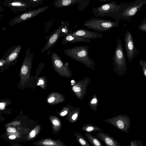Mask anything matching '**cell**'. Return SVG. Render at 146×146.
Returning a JSON list of instances; mask_svg holds the SVG:
<instances>
[{
    "mask_svg": "<svg viewBox=\"0 0 146 146\" xmlns=\"http://www.w3.org/2000/svg\"><path fill=\"white\" fill-rule=\"evenodd\" d=\"M89 48L87 46H77L65 49L64 52L66 55L82 63L86 67L94 70L96 64L89 56Z\"/></svg>",
    "mask_w": 146,
    "mask_h": 146,
    "instance_id": "1",
    "label": "cell"
},
{
    "mask_svg": "<svg viewBox=\"0 0 146 146\" xmlns=\"http://www.w3.org/2000/svg\"><path fill=\"white\" fill-rule=\"evenodd\" d=\"M146 4V0H135L127 4L124 3L120 7L113 17L116 22L130 21L131 18L139 11L142 7Z\"/></svg>",
    "mask_w": 146,
    "mask_h": 146,
    "instance_id": "2",
    "label": "cell"
},
{
    "mask_svg": "<svg viewBox=\"0 0 146 146\" xmlns=\"http://www.w3.org/2000/svg\"><path fill=\"white\" fill-rule=\"evenodd\" d=\"M112 59L115 73L119 76L124 75L127 70V65L122 42L119 38L117 40L116 48Z\"/></svg>",
    "mask_w": 146,
    "mask_h": 146,
    "instance_id": "3",
    "label": "cell"
},
{
    "mask_svg": "<svg viewBox=\"0 0 146 146\" xmlns=\"http://www.w3.org/2000/svg\"><path fill=\"white\" fill-rule=\"evenodd\" d=\"M83 25L87 28L100 32H107L112 28L118 27L119 22L93 17L86 21Z\"/></svg>",
    "mask_w": 146,
    "mask_h": 146,
    "instance_id": "4",
    "label": "cell"
},
{
    "mask_svg": "<svg viewBox=\"0 0 146 146\" xmlns=\"http://www.w3.org/2000/svg\"><path fill=\"white\" fill-rule=\"evenodd\" d=\"M21 48V45L18 44L8 49L0 60V73L17 63Z\"/></svg>",
    "mask_w": 146,
    "mask_h": 146,
    "instance_id": "5",
    "label": "cell"
},
{
    "mask_svg": "<svg viewBox=\"0 0 146 146\" xmlns=\"http://www.w3.org/2000/svg\"><path fill=\"white\" fill-rule=\"evenodd\" d=\"M124 3L118 5L115 1L104 4L97 8H93L92 13L96 17H110L113 18Z\"/></svg>",
    "mask_w": 146,
    "mask_h": 146,
    "instance_id": "6",
    "label": "cell"
},
{
    "mask_svg": "<svg viewBox=\"0 0 146 146\" xmlns=\"http://www.w3.org/2000/svg\"><path fill=\"white\" fill-rule=\"evenodd\" d=\"M51 62L53 68L55 71L60 76L70 78L72 76V72L67 64L55 52L53 51L51 54Z\"/></svg>",
    "mask_w": 146,
    "mask_h": 146,
    "instance_id": "7",
    "label": "cell"
},
{
    "mask_svg": "<svg viewBox=\"0 0 146 146\" xmlns=\"http://www.w3.org/2000/svg\"><path fill=\"white\" fill-rule=\"evenodd\" d=\"M33 54L31 53L30 48L28 47L24 58L20 67L19 76L21 80L25 81L31 77V73L32 68Z\"/></svg>",
    "mask_w": 146,
    "mask_h": 146,
    "instance_id": "8",
    "label": "cell"
},
{
    "mask_svg": "<svg viewBox=\"0 0 146 146\" xmlns=\"http://www.w3.org/2000/svg\"><path fill=\"white\" fill-rule=\"evenodd\" d=\"M124 44L127 59L130 63L138 54L139 50L135 47L132 35L128 30L124 35Z\"/></svg>",
    "mask_w": 146,
    "mask_h": 146,
    "instance_id": "9",
    "label": "cell"
},
{
    "mask_svg": "<svg viewBox=\"0 0 146 146\" xmlns=\"http://www.w3.org/2000/svg\"><path fill=\"white\" fill-rule=\"evenodd\" d=\"M3 5L14 13L26 11L33 7L32 3L28 0H4Z\"/></svg>",
    "mask_w": 146,
    "mask_h": 146,
    "instance_id": "10",
    "label": "cell"
},
{
    "mask_svg": "<svg viewBox=\"0 0 146 146\" xmlns=\"http://www.w3.org/2000/svg\"><path fill=\"white\" fill-rule=\"evenodd\" d=\"M68 25V23H62L61 25L57 29L48 36L47 41L44 46L41 49L42 53L49 49L54 46L59 39L61 36L64 37L67 34L64 33L62 29Z\"/></svg>",
    "mask_w": 146,
    "mask_h": 146,
    "instance_id": "11",
    "label": "cell"
},
{
    "mask_svg": "<svg viewBox=\"0 0 146 146\" xmlns=\"http://www.w3.org/2000/svg\"><path fill=\"white\" fill-rule=\"evenodd\" d=\"M48 7V6L41 7L35 10L26 12L21 15L16 16L9 22V26H12L32 18L44 11Z\"/></svg>",
    "mask_w": 146,
    "mask_h": 146,
    "instance_id": "12",
    "label": "cell"
},
{
    "mask_svg": "<svg viewBox=\"0 0 146 146\" xmlns=\"http://www.w3.org/2000/svg\"><path fill=\"white\" fill-rule=\"evenodd\" d=\"M91 81L90 79L87 76L72 85L71 90L78 99L82 100L84 98L86 94L87 88Z\"/></svg>",
    "mask_w": 146,
    "mask_h": 146,
    "instance_id": "13",
    "label": "cell"
},
{
    "mask_svg": "<svg viewBox=\"0 0 146 146\" xmlns=\"http://www.w3.org/2000/svg\"><path fill=\"white\" fill-rule=\"evenodd\" d=\"M72 34L87 39H95L102 38L104 34L96 31H92L86 29H79L73 32Z\"/></svg>",
    "mask_w": 146,
    "mask_h": 146,
    "instance_id": "14",
    "label": "cell"
},
{
    "mask_svg": "<svg viewBox=\"0 0 146 146\" xmlns=\"http://www.w3.org/2000/svg\"><path fill=\"white\" fill-rule=\"evenodd\" d=\"M72 33H69L64 37L61 42L62 44H66L68 43H73L80 42L89 43L91 42L92 40L90 39L82 38L73 35Z\"/></svg>",
    "mask_w": 146,
    "mask_h": 146,
    "instance_id": "15",
    "label": "cell"
},
{
    "mask_svg": "<svg viewBox=\"0 0 146 146\" xmlns=\"http://www.w3.org/2000/svg\"><path fill=\"white\" fill-rule=\"evenodd\" d=\"M103 131H98L96 134V137L107 145L109 146H116L117 143H116L114 139L109 135Z\"/></svg>",
    "mask_w": 146,
    "mask_h": 146,
    "instance_id": "16",
    "label": "cell"
},
{
    "mask_svg": "<svg viewBox=\"0 0 146 146\" xmlns=\"http://www.w3.org/2000/svg\"><path fill=\"white\" fill-rule=\"evenodd\" d=\"M82 0H56L54 2V6L56 8L69 6L79 3Z\"/></svg>",
    "mask_w": 146,
    "mask_h": 146,
    "instance_id": "17",
    "label": "cell"
},
{
    "mask_svg": "<svg viewBox=\"0 0 146 146\" xmlns=\"http://www.w3.org/2000/svg\"><path fill=\"white\" fill-rule=\"evenodd\" d=\"M85 135L89 141L93 146H103L101 142L96 137L92 135L90 132H86Z\"/></svg>",
    "mask_w": 146,
    "mask_h": 146,
    "instance_id": "18",
    "label": "cell"
},
{
    "mask_svg": "<svg viewBox=\"0 0 146 146\" xmlns=\"http://www.w3.org/2000/svg\"><path fill=\"white\" fill-rule=\"evenodd\" d=\"M81 129L84 131L91 132L96 131H104L100 127L89 123H86L83 125Z\"/></svg>",
    "mask_w": 146,
    "mask_h": 146,
    "instance_id": "19",
    "label": "cell"
},
{
    "mask_svg": "<svg viewBox=\"0 0 146 146\" xmlns=\"http://www.w3.org/2000/svg\"><path fill=\"white\" fill-rule=\"evenodd\" d=\"M80 108H74L70 111L69 121L71 123H74L77 120L80 111Z\"/></svg>",
    "mask_w": 146,
    "mask_h": 146,
    "instance_id": "20",
    "label": "cell"
},
{
    "mask_svg": "<svg viewBox=\"0 0 146 146\" xmlns=\"http://www.w3.org/2000/svg\"><path fill=\"white\" fill-rule=\"evenodd\" d=\"M77 142L80 145L84 146H90L86 138L80 133L75 132L74 133Z\"/></svg>",
    "mask_w": 146,
    "mask_h": 146,
    "instance_id": "21",
    "label": "cell"
},
{
    "mask_svg": "<svg viewBox=\"0 0 146 146\" xmlns=\"http://www.w3.org/2000/svg\"><path fill=\"white\" fill-rule=\"evenodd\" d=\"M99 102L97 97L96 94L93 95L92 98L90 100L88 104L92 110L96 111L97 110V108Z\"/></svg>",
    "mask_w": 146,
    "mask_h": 146,
    "instance_id": "22",
    "label": "cell"
},
{
    "mask_svg": "<svg viewBox=\"0 0 146 146\" xmlns=\"http://www.w3.org/2000/svg\"><path fill=\"white\" fill-rule=\"evenodd\" d=\"M139 65L141 67L144 75L146 77V60H140Z\"/></svg>",
    "mask_w": 146,
    "mask_h": 146,
    "instance_id": "23",
    "label": "cell"
},
{
    "mask_svg": "<svg viewBox=\"0 0 146 146\" xmlns=\"http://www.w3.org/2000/svg\"><path fill=\"white\" fill-rule=\"evenodd\" d=\"M138 28L141 31L146 33V17L144 18L142 20Z\"/></svg>",
    "mask_w": 146,
    "mask_h": 146,
    "instance_id": "24",
    "label": "cell"
},
{
    "mask_svg": "<svg viewBox=\"0 0 146 146\" xmlns=\"http://www.w3.org/2000/svg\"><path fill=\"white\" fill-rule=\"evenodd\" d=\"M110 118L111 119L115 121V120L112 119L111 118ZM115 121V123L116 125L118 128H119L120 129H121L123 128L124 126V123L121 120L118 119L117 121H116V120Z\"/></svg>",
    "mask_w": 146,
    "mask_h": 146,
    "instance_id": "25",
    "label": "cell"
},
{
    "mask_svg": "<svg viewBox=\"0 0 146 146\" xmlns=\"http://www.w3.org/2000/svg\"><path fill=\"white\" fill-rule=\"evenodd\" d=\"M31 2L33 4V7L37 6L40 4L43 0H28Z\"/></svg>",
    "mask_w": 146,
    "mask_h": 146,
    "instance_id": "26",
    "label": "cell"
},
{
    "mask_svg": "<svg viewBox=\"0 0 146 146\" xmlns=\"http://www.w3.org/2000/svg\"><path fill=\"white\" fill-rule=\"evenodd\" d=\"M43 144L44 145L47 146L53 145L54 144L52 141L49 139L45 140L43 142Z\"/></svg>",
    "mask_w": 146,
    "mask_h": 146,
    "instance_id": "27",
    "label": "cell"
},
{
    "mask_svg": "<svg viewBox=\"0 0 146 146\" xmlns=\"http://www.w3.org/2000/svg\"><path fill=\"white\" fill-rule=\"evenodd\" d=\"M42 77H40L38 80V82L37 84V86H39L40 85H43L44 83V80L42 79Z\"/></svg>",
    "mask_w": 146,
    "mask_h": 146,
    "instance_id": "28",
    "label": "cell"
},
{
    "mask_svg": "<svg viewBox=\"0 0 146 146\" xmlns=\"http://www.w3.org/2000/svg\"><path fill=\"white\" fill-rule=\"evenodd\" d=\"M52 123L55 126H58L60 124L59 121L57 120L54 119L52 121Z\"/></svg>",
    "mask_w": 146,
    "mask_h": 146,
    "instance_id": "29",
    "label": "cell"
},
{
    "mask_svg": "<svg viewBox=\"0 0 146 146\" xmlns=\"http://www.w3.org/2000/svg\"><path fill=\"white\" fill-rule=\"evenodd\" d=\"M7 131L9 132H15L16 131V129L14 128L9 127L7 129Z\"/></svg>",
    "mask_w": 146,
    "mask_h": 146,
    "instance_id": "30",
    "label": "cell"
},
{
    "mask_svg": "<svg viewBox=\"0 0 146 146\" xmlns=\"http://www.w3.org/2000/svg\"><path fill=\"white\" fill-rule=\"evenodd\" d=\"M55 100V98L54 97H51L49 98L48 100V102L49 103H52Z\"/></svg>",
    "mask_w": 146,
    "mask_h": 146,
    "instance_id": "31",
    "label": "cell"
},
{
    "mask_svg": "<svg viewBox=\"0 0 146 146\" xmlns=\"http://www.w3.org/2000/svg\"><path fill=\"white\" fill-rule=\"evenodd\" d=\"M35 131L34 130H33L31 131L30 133L29 136L31 138H33L35 137Z\"/></svg>",
    "mask_w": 146,
    "mask_h": 146,
    "instance_id": "32",
    "label": "cell"
},
{
    "mask_svg": "<svg viewBox=\"0 0 146 146\" xmlns=\"http://www.w3.org/2000/svg\"><path fill=\"white\" fill-rule=\"evenodd\" d=\"M5 104L3 103H0V109L1 110H3L5 108Z\"/></svg>",
    "mask_w": 146,
    "mask_h": 146,
    "instance_id": "33",
    "label": "cell"
},
{
    "mask_svg": "<svg viewBox=\"0 0 146 146\" xmlns=\"http://www.w3.org/2000/svg\"><path fill=\"white\" fill-rule=\"evenodd\" d=\"M68 113V111L67 110H65L61 113L60 115L61 116H63L66 115Z\"/></svg>",
    "mask_w": 146,
    "mask_h": 146,
    "instance_id": "34",
    "label": "cell"
},
{
    "mask_svg": "<svg viewBox=\"0 0 146 146\" xmlns=\"http://www.w3.org/2000/svg\"><path fill=\"white\" fill-rule=\"evenodd\" d=\"M9 138L10 139H14L16 138V136L14 135H10L9 137Z\"/></svg>",
    "mask_w": 146,
    "mask_h": 146,
    "instance_id": "35",
    "label": "cell"
},
{
    "mask_svg": "<svg viewBox=\"0 0 146 146\" xmlns=\"http://www.w3.org/2000/svg\"><path fill=\"white\" fill-rule=\"evenodd\" d=\"M98 0L99 2H105V1H109L112 0Z\"/></svg>",
    "mask_w": 146,
    "mask_h": 146,
    "instance_id": "36",
    "label": "cell"
}]
</instances>
